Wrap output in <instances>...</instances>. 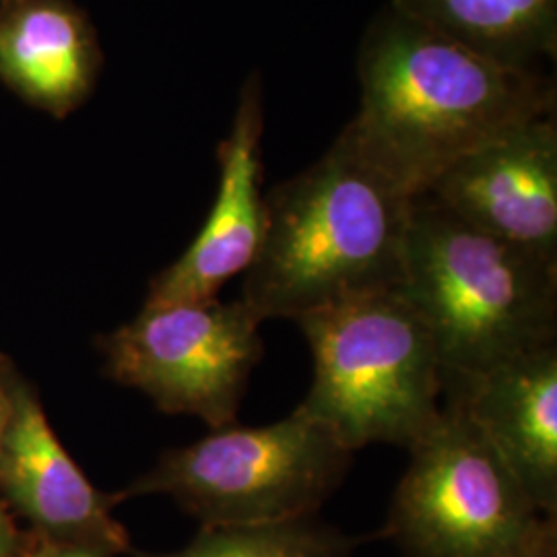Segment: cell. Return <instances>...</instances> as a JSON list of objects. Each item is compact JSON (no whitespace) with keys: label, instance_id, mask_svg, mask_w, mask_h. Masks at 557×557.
<instances>
[{"label":"cell","instance_id":"obj_1","mask_svg":"<svg viewBox=\"0 0 557 557\" xmlns=\"http://www.w3.org/2000/svg\"><path fill=\"white\" fill-rule=\"evenodd\" d=\"M363 156L413 199L462 156L529 120L556 114V81L485 59L391 4L359 44Z\"/></svg>","mask_w":557,"mask_h":557},{"label":"cell","instance_id":"obj_2","mask_svg":"<svg viewBox=\"0 0 557 557\" xmlns=\"http://www.w3.org/2000/svg\"><path fill=\"white\" fill-rule=\"evenodd\" d=\"M267 225L242 299L262 322L398 287L413 197L363 156L347 128L264 197Z\"/></svg>","mask_w":557,"mask_h":557},{"label":"cell","instance_id":"obj_3","mask_svg":"<svg viewBox=\"0 0 557 557\" xmlns=\"http://www.w3.org/2000/svg\"><path fill=\"white\" fill-rule=\"evenodd\" d=\"M434 338L442 388L556 343L557 262L413 199L398 285Z\"/></svg>","mask_w":557,"mask_h":557},{"label":"cell","instance_id":"obj_4","mask_svg":"<svg viewBox=\"0 0 557 557\" xmlns=\"http://www.w3.org/2000/svg\"><path fill=\"white\" fill-rule=\"evenodd\" d=\"M314 358L298 411L356 453L411 450L438 423L442 368L434 338L398 287L345 299L296 320Z\"/></svg>","mask_w":557,"mask_h":557},{"label":"cell","instance_id":"obj_5","mask_svg":"<svg viewBox=\"0 0 557 557\" xmlns=\"http://www.w3.org/2000/svg\"><path fill=\"white\" fill-rule=\"evenodd\" d=\"M409 453L382 531L405 557H557V517L457 407Z\"/></svg>","mask_w":557,"mask_h":557},{"label":"cell","instance_id":"obj_6","mask_svg":"<svg viewBox=\"0 0 557 557\" xmlns=\"http://www.w3.org/2000/svg\"><path fill=\"white\" fill-rule=\"evenodd\" d=\"M351 462L354 453L326 425L296 409L271 425L232 423L170 448L120 496H170L202 524L283 522L314 517Z\"/></svg>","mask_w":557,"mask_h":557},{"label":"cell","instance_id":"obj_7","mask_svg":"<svg viewBox=\"0 0 557 557\" xmlns=\"http://www.w3.org/2000/svg\"><path fill=\"white\" fill-rule=\"evenodd\" d=\"M260 324L242 298L145 304L131 322L98 338L103 374L168 416H195L220 430L238 423L248 379L264 354Z\"/></svg>","mask_w":557,"mask_h":557},{"label":"cell","instance_id":"obj_8","mask_svg":"<svg viewBox=\"0 0 557 557\" xmlns=\"http://www.w3.org/2000/svg\"><path fill=\"white\" fill-rule=\"evenodd\" d=\"M423 195L479 232L557 262L556 114L462 156Z\"/></svg>","mask_w":557,"mask_h":557},{"label":"cell","instance_id":"obj_9","mask_svg":"<svg viewBox=\"0 0 557 557\" xmlns=\"http://www.w3.org/2000/svg\"><path fill=\"white\" fill-rule=\"evenodd\" d=\"M0 499L25 518L34 537L91 543L133 554L126 529L114 518L120 494H103L57 438L32 382L13 374L9 416L0 436Z\"/></svg>","mask_w":557,"mask_h":557},{"label":"cell","instance_id":"obj_10","mask_svg":"<svg viewBox=\"0 0 557 557\" xmlns=\"http://www.w3.org/2000/svg\"><path fill=\"white\" fill-rule=\"evenodd\" d=\"M264 91L259 73L239 89L230 135L221 140L220 188L199 236L174 264L151 281L145 304H184L218 298L221 287L246 275L259 257L267 225L262 184Z\"/></svg>","mask_w":557,"mask_h":557},{"label":"cell","instance_id":"obj_11","mask_svg":"<svg viewBox=\"0 0 557 557\" xmlns=\"http://www.w3.org/2000/svg\"><path fill=\"white\" fill-rule=\"evenodd\" d=\"M498 453L527 494L557 517V345L442 388Z\"/></svg>","mask_w":557,"mask_h":557},{"label":"cell","instance_id":"obj_12","mask_svg":"<svg viewBox=\"0 0 557 557\" xmlns=\"http://www.w3.org/2000/svg\"><path fill=\"white\" fill-rule=\"evenodd\" d=\"M96 46L77 13L34 2L0 21V75L27 98L66 110L87 94Z\"/></svg>","mask_w":557,"mask_h":557},{"label":"cell","instance_id":"obj_13","mask_svg":"<svg viewBox=\"0 0 557 557\" xmlns=\"http://www.w3.org/2000/svg\"><path fill=\"white\" fill-rule=\"evenodd\" d=\"M467 50L522 71H541L557 54V0H391Z\"/></svg>","mask_w":557,"mask_h":557},{"label":"cell","instance_id":"obj_14","mask_svg":"<svg viewBox=\"0 0 557 557\" xmlns=\"http://www.w3.org/2000/svg\"><path fill=\"white\" fill-rule=\"evenodd\" d=\"M366 537H349L314 517L264 524H202L197 537L172 554L135 557H351Z\"/></svg>","mask_w":557,"mask_h":557},{"label":"cell","instance_id":"obj_15","mask_svg":"<svg viewBox=\"0 0 557 557\" xmlns=\"http://www.w3.org/2000/svg\"><path fill=\"white\" fill-rule=\"evenodd\" d=\"M17 557H116L114 552L91 543H59L32 537Z\"/></svg>","mask_w":557,"mask_h":557},{"label":"cell","instance_id":"obj_16","mask_svg":"<svg viewBox=\"0 0 557 557\" xmlns=\"http://www.w3.org/2000/svg\"><path fill=\"white\" fill-rule=\"evenodd\" d=\"M32 537L21 535L9 508L0 499V557H17L29 545Z\"/></svg>","mask_w":557,"mask_h":557},{"label":"cell","instance_id":"obj_17","mask_svg":"<svg viewBox=\"0 0 557 557\" xmlns=\"http://www.w3.org/2000/svg\"><path fill=\"white\" fill-rule=\"evenodd\" d=\"M17 372V368L4 358L0 356V436H2V430H4V421L9 416V395H11V380L13 374Z\"/></svg>","mask_w":557,"mask_h":557}]
</instances>
